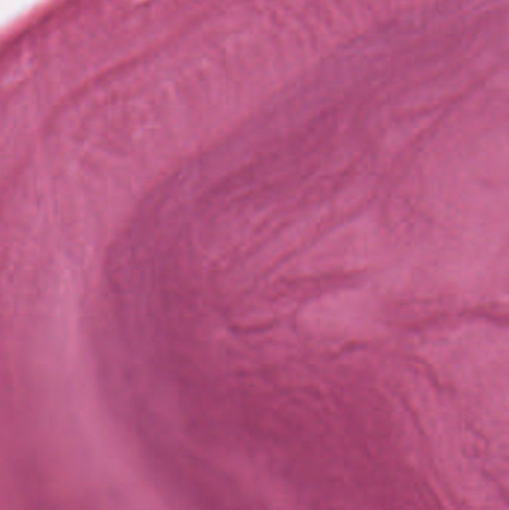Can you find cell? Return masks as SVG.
<instances>
[{
  "instance_id": "obj_1",
  "label": "cell",
  "mask_w": 509,
  "mask_h": 510,
  "mask_svg": "<svg viewBox=\"0 0 509 510\" xmlns=\"http://www.w3.org/2000/svg\"><path fill=\"white\" fill-rule=\"evenodd\" d=\"M509 158L463 127L248 130L205 158L202 357L500 396Z\"/></svg>"
}]
</instances>
